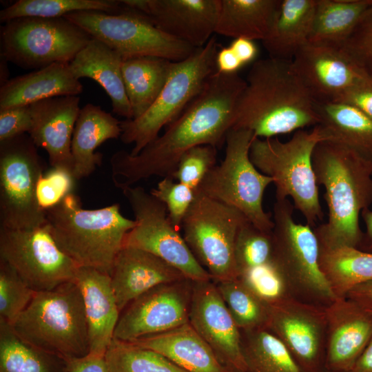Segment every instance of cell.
Listing matches in <instances>:
<instances>
[{"mask_svg": "<svg viewBox=\"0 0 372 372\" xmlns=\"http://www.w3.org/2000/svg\"><path fill=\"white\" fill-rule=\"evenodd\" d=\"M238 73L216 70L198 96L165 132L137 155L125 150L110 158L114 185L121 188L152 176L172 178L181 156L191 148L210 145L220 148L233 128L238 103L246 87Z\"/></svg>", "mask_w": 372, "mask_h": 372, "instance_id": "obj_1", "label": "cell"}, {"mask_svg": "<svg viewBox=\"0 0 372 372\" xmlns=\"http://www.w3.org/2000/svg\"><path fill=\"white\" fill-rule=\"evenodd\" d=\"M238 103L233 128L270 138L320 123L314 101L291 61L268 57L254 63Z\"/></svg>", "mask_w": 372, "mask_h": 372, "instance_id": "obj_2", "label": "cell"}, {"mask_svg": "<svg viewBox=\"0 0 372 372\" xmlns=\"http://www.w3.org/2000/svg\"><path fill=\"white\" fill-rule=\"evenodd\" d=\"M312 166L325 189L328 219L313 230L321 246L358 248L362 237L360 216L372 205V165L347 146L322 141L314 149Z\"/></svg>", "mask_w": 372, "mask_h": 372, "instance_id": "obj_3", "label": "cell"}, {"mask_svg": "<svg viewBox=\"0 0 372 372\" xmlns=\"http://www.w3.org/2000/svg\"><path fill=\"white\" fill-rule=\"evenodd\" d=\"M46 225L60 249L78 267L110 276L114 260L135 220L123 216L119 203L85 209L71 192L45 210Z\"/></svg>", "mask_w": 372, "mask_h": 372, "instance_id": "obj_4", "label": "cell"}, {"mask_svg": "<svg viewBox=\"0 0 372 372\" xmlns=\"http://www.w3.org/2000/svg\"><path fill=\"white\" fill-rule=\"evenodd\" d=\"M328 136L320 125L311 130L295 132L287 141L277 137H254L249 157L254 166L271 177L276 187V199L291 198L295 209L304 216L306 224L313 228L324 213L319 199L318 185L312 166L316 145Z\"/></svg>", "mask_w": 372, "mask_h": 372, "instance_id": "obj_5", "label": "cell"}, {"mask_svg": "<svg viewBox=\"0 0 372 372\" xmlns=\"http://www.w3.org/2000/svg\"><path fill=\"white\" fill-rule=\"evenodd\" d=\"M12 327L25 342L67 361L90 352L83 298L74 281L36 292Z\"/></svg>", "mask_w": 372, "mask_h": 372, "instance_id": "obj_6", "label": "cell"}, {"mask_svg": "<svg viewBox=\"0 0 372 372\" xmlns=\"http://www.w3.org/2000/svg\"><path fill=\"white\" fill-rule=\"evenodd\" d=\"M294 209L289 198L276 199L272 261L284 276L293 297L326 307L338 297L320 267V244L313 228L296 223Z\"/></svg>", "mask_w": 372, "mask_h": 372, "instance_id": "obj_7", "label": "cell"}, {"mask_svg": "<svg viewBox=\"0 0 372 372\" xmlns=\"http://www.w3.org/2000/svg\"><path fill=\"white\" fill-rule=\"evenodd\" d=\"M218 45L212 37L187 59L174 62L165 85L150 107L140 117L121 122L120 138L123 143L134 145L132 156L156 139L161 129L173 122L200 92L216 70Z\"/></svg>", "mask_w": 372, "mask_h": 372, "instance_id": "obj_8", "label": "cell"}, {"mask_svg": "<svg viewBox=\"0 0 372 372\" xmlns=\"http://www.w3.org/2000/svg\"><path fill=\"white\" fill-rule=\"evenodd\" d=\"M254 137L250 130L232 128L226 138L224 160L207 174L195 194L233 207L260 229L272 232V216L264 210L262 201L273 179L261 173L250 159Z\"/></svg>", "mask_w": 372, "mask_h": 372, "instance_id": "obj_9", "label": "cell"}, {"mask_svg": "<svg viewBox=\"0 0 372 372\" xmlns=\"http://www.w3.org/2000/svg\"><path fill=\"white\" fill-rule=\"evenodd\" d=\"M246 220L237 209L195 194L183 220L184 240L217 283L238 278L235 245L239 229Z\"/></svg>", "mask_w": 372, "mask_h": 372, "instance_id": "obj_10", "label": "cell"}, {"mask_svg": "<svg viewBox=\"0 0 372 372\" xmlns=\"http://www.w3.org/2000/svg\"><path fill=\"white\" fill-rule=\"evenodd\" d=\"M1 57L24 69L70 63L92 38L65 17H20L1 26Z\"/></svg>", "mask_w": 372, "mask_h": 372, "instance_id": "obj_11", "label": "cell"}, {"mask_svg": "<svg viewBox=\"0 0 372 372\" xmlns=\"http://www.w3.org/2000/svg\"><path fill=\"white\" fill-rule=\"evenodd\" d=\"M63 17L118 52L123 59L152 56L177 62L196 49L164 33L145 15L125 6L117 12L85 10Z\"/></svg>", "mask_w": 372, "mask_h": 372, "instance_id": "obj_12", "label": "cell"}, {"mask_svg": "<svg viewBox=\"0 0 372 372\" xmlns=\"http://www.w3.org/2000/svg\"><path fill=\"white\" fill-rule=\"evenodd\" d=\"M28 134L0 142V227L34 229L46 224L37 187L43 163Z\"/></svg>", "mask_w": 372, "mask_h": 372, "instance_id": "obj_13", "label": "cell"}, {"mask_svg": "<svg viewBox=\"0 0 372 372\" xmlns=\"http://www.w3.org/2000/svg\"><path fill=\"white\" fill-rule=\"evenodd\" d=\"M120 189L136 221L135 227L126 234L123 247L143 249L158 256L192 282L212 280L170 221L163 203L141 186Z\"/></svg>", "mask_w": 372, "mask_h": 372, "instance_id": "obj_14", "label": "cell"}, {"mask_svg": "<svg viewBox=\"0 0 372 372\" xmlns=\"http://www.w3.org/2000/svg\"><path fill=\"white\" fill-rule=\"evenodd\" d=\"M0 260L35 292L74 281L79 267L60 249L46 224L29 229L0 227Z\"/></svg>", "mask_w": 372, "mask_h": 372, "instance_id": "obj_15", "label": "cell"}, {"mask_svg": "<svg viewBox=\"0 0 372 372\" xmlns=\"http://www.w3.org/2000/svg\"><path fill=\"white\" fill-rule=\"evenodd\" d=\"M268 328L306 372H324L326 307L289 296L268 304Z\"/></svg>", "mask_w": 372, "mask_h": 372, "instance_id": "obj_16", "label": "cell"}, {"mask_svg": "<svg viewBox=\"0 0 372 372\" xmlns=\"http://www.w3.org/2000/svg\"><path fill=\"white\" fill-rule=\"evenodd\" d=\"M193 282L158 285L132 301L120 315L114 339L132 342L189 322Z\"/></svg>", "mask_w": 372, "mask_h": 372, "instance_id": "obj_17", "label": "cell"}, {"mask_svg": "<svg viewBox=\"0 0 372 372\" xmlns=\"http://www.w3.org/2000/svg\"><path fill=\"white\" fill-rule=\"evenodd\" d=\"M189 322L225 366L246 372L241 331L211 280L193 282Z\"/></svg>", "mask_w": 372, "mask_h": 372, "instance_id": "obj_18", "label": "cell"}, {"mask_svg": "<svg viewBox=\"0 0 372 372\" xmlns=\"http://www.w3.org/2000/svg\"><path fill=\"white\" fill-rule=\"evenodd\" d=\"M145 15L158 29L194 48L215 33L220 0H122Z\"/></svg>", "mask_w": 372, "mask_h": 372, "instance_id": "obj_19", "label": "cell"}, {"mask_svg": "<svg viewBox=\"0 0 372 372\" xmlns=\"http://www.w3.org/2000/svg\"><path fill=\"white\" fill-rule=\"evenodd\" d=\"M291 61L314 102H335L371 79L340 49L327 45L308 42Z\"/></svg>", "mask_w": 372, "mask_h": 372, "instance_id": "obj_20", "label": "cell"}, {"mask_svg": "<svg viewBox=\"0 0 372 372\" xmlns=\"http://www.w3.org/2000/svg\"><path fill=\"white\" fill-rule=\"evenodd\" d=\"M326 315L325 371L350 372L372 338V313L342 297L326 306Z\"/></svg>", "mask_w": 372, "mask_h": 372, "instance_id": "obj_21", "label": "cell"}, {"mask_svg": "<svg viewBox=\"0 0 372 372\" xmlns=\"http://www.w3.org/2000/svg\"><path fill=\"white\" fill-rule=\"evenodd\" d=\"M79 103L78 96H60L30 105L32 126L29 136L37 147L47 152L52 167L72 175L71 143Z\"/></svg>", "mask_w": 372, "mask_h": 372, "instance_id": "obj_22", "label": "cell"}, {"mask_svg": "<svg viewBox=\"0 0 372 372\" xmlns=\"http://www.w3.org/2000/svg\"><path fill=\"white\" fill-rule=\"evenodd\" d=\"M110 279L121 313L132 301L151 289L187 278L180 271L148 251L123 247L114 260Z\"/></svg>", "mask_w": 372, "mask_h": 372, "instance_id": "obj_23", "label": "cell"}, {"mask_svg": "<svg viewBox=\"0 0 372 372\" xmlns=\"http://www.w3.org/2000/svg\"><path fill=\"white\" fill-rule=\"evenodd\" d=\"M74 282L83 298L88 329L89 353L105 355L114 339L121 315L110 276L94 268L79 267Z\"/></svg>", "mask_w": 372, "mask_h": 372, "instance_id": "obj_24", "label": "cell"}, {"mask_svg": "<svg viewBox=\"0 0 372 372\" xmlns=\"http://www.w3.org/2000/svg\"><path fill=\"white\" fill-rule=\"evenodd\" d=\"M129 342L161 353L187 372H234L221 362L189 322Z\"/></svg>", "mask_w": 372, "mask_h": 372, "instance_id": "obj_25", "label": "cell"}, {"mask_svg": "<svg viewBox=\"0 0 372 372\" xmlns=\"http://www.w3.org/2000/svg\"><path fill=\"white\" fill-rule=\"evenodd\" d=\"M83 90L69 63H54L15 76L1 85L0 110L30 105L60 96H78Z\"/></svg>", "mask_w": 372, "mask_h": 372, "instance_id": "obj_26", "label": "cell"}, {"mask_svg": "<svg viewBox=\"0 0 372 372\" xmlns=\"http://www.w3.org/2000/svg\"><path fill=\"white\" fill-rule=\"evenodd\" d=\"M123 60L118 52L100 40L92 38L69 65L75 78H90L103 88L111 99L113 113L125 119H132L122 76Z\"/></svg>", "mask_w": 372, "mask_h": 372, "instance_id": "obj_27", "label": "cell"}, {"mask_svg": "<svg viewBox=\"0 0 372 372\" xmlns=\"http://www.w3.org/2000/svg\"><path fill=\"white\" fill-rule=\"evenodd\" d=\"M121 121L99 105L87 103L81 108L71 143L75 180L90 176L101 164L103 155L95 150L105 141L121 137Z\"/></svg>", "mask_w": 372, "mask_h": 372, "instance_id": "obj_28", "label": "cell"}, {"mask_svg": "<svg viewBox=\"0 0 372 372\" xmlns=\"http://www.w3.org/2000/svg\"><path fill=\"white\" fill-rule=\"evenodd\" d=\"M316 0H281L268 37L262 44L270 57L292 61L309 42Z\"/></svg>", "mask_w": 372, "mask_h": 372, "instance_id": "obj_29", "label": "cell"}, {"mask_svg": "<svg viewBox=\"0 0 372 372\" xmlns=\"http://www.w3.org/2000/svg\"><path fill=\"white\" fill-rule=\"evenodd\" d=\"M328 140L350 148L372 165V119L342 102H314Z\"/></svg>", "mask_w": 372, "mask_h": 372, "instance_id": "obj_30", "label": "cell"}, {"mask_svg": "<svg viewBox=\"0 0 372 372\" xmlns=\"http://www.w3.org/2000/svg\"><path fill=\"white\" fill-rule=\"evenodd\" d=\"M281 0H220L215 33L264 41L269 35Z\"/></svg>", "mask_w": 372, "mask_h": 372, "instance_id": "obj_31", "label": "cell"}, {"mask_svg": "<svg viewBox=\"0 0 372 372\" xmlns=\"http://www.w3.org/2000/svg\"><path fill=\"white\" fill-rule=\"evenodd\" d=\"M173 63L152 56L123 60L122 76L132 110V119L143 115L156 101L169 76Z\"/></svg>", "mask_w": 372, "mask_h": 372, "instance_id": "obj_32", "label": "cell"}, {"mask_svg": "<svg viewBox=\"0 0 372 372\" xmlns=\"http://www.w3.org/2000/svg\"><path fill=\"white\" fill-rule=\"evenodd\" d=\"M371 6L372 0H316L309 42L340 48Z\"/></svg>", "mask_w": 372, "mask_h": 372, "instance_id": "obj_33", "label": "cell"}, {"mask_svg": "<svg viewBox=\"0 0 372 372\" xmlns=\"http://www.w3.org/2000/svg\"><path fill=\"white\" fill-rule=\"evenodd\" d=\"M320 267L338 298L354 287L372 280V254L356 247L320 245Z\"/></svg>", "mask_w": 372, "mask_h": 372, "instance_id": "obj_34", "label": "cell"}, {"mask_svg": "<svg viewBox=\"0 0 372 372\" xmlns=\"http://www.w3.org/2000/svg\"><path fill=\"white\" fill-rule=\"evenodd\" d=\"M0 372H68V362L25 342L0 320Z\"/></svg>", "mask_w": 372, "mask_h": 372, "instance_id": "obj_35", "label": "cell"}, {"mask_svg": "<svg viewBox=\"0 0 372 372\" xmlns=\"http://www.w3.org/2000/svg\"><path fill=\"white\" fill-rule=\"evenodd\" d=\"M241 333L246 372H306L268 328Z\"/></svg>", "mask_w": 372, "mask_h": 372, "instance_id": "obj_36", "label": "cell"}, {"mask_svg": "<svg viewBox=\"0 0 372 372\" xmlns=\"http://www.w3.org/2000/svg\"><path fill=\"white\" fill-rule=\"evenodd\" d=\"M115 0H19L0 11V21L20 17L59 18L78 11L117 12L123 9Z\"/></svg>", "mask_w": 372, "mask_h": 372, "instance_id": "obj_37", "label": "cell"}, {"mask_svg": "<svg viewBox=\"0 0 372 372\" xmlns=\"http://www.w3.org/2000/svg\"><path fill=\"white\" fill-rule=\"evenodd\" d=\"M217 288L241 331L266 327L269 306L238 278L218 282Z\"/></svg>", "mask_w": 372, "mask_h": 372, "instance_id": "obj_38", "label": "cell"}, {"mask_svg": "<svg viewBox=\"0 0 372 372\" xmlns=\"http://www.w3.org/2000/svg\"><path fill=\"white\" fill-rule=\"evenodd\" d=\"M105 358L110 372H187L158 352L116 339Z\"/></svg>", "mask_w": 372, "mask_h": 372, "instance_id": "obj_39", "label": "cell"}, {"mask_svg": "<svg viewBox=\"0 0 372 372\" xmlns=\"http://www.w3.org/2000/svg\"><path fill=\"white\" fill-rule=\"evenodd\" d=\"M273 255L272 232L264 231L246 220L239 229L235 245V258L239 274L269 263Z\"/></svg>", "mask_w": 372, "mask_h": 372, "instance_id": "obj_40", "label": "cell"}, {"mask_svg": "<svg viewBox=\"0 0 372 372\" xmlns=\"http://www.w3.org/2000/svg\"><path fill=\"white\" fill-rule=\"evenodd\" d=\"M35 293L9 265L0 260L1 320L12 326Z\"/></svg>", "mask_w": 372, "mask_h": 372, "instance_id": "obj_41", "label": "cell"}, {"mask_svg": "<svg viewBox=\"0 0 372 372\" xmlns=\"http://www.w3.org/2000/svg\"><path fill=\"white\" fill-rule=\"evenodd\" d=\"M238 278L267 304L293 296L284 276L272 260L241 272Z\"/></svg>", "mask_w": 372, "mask_h": 372, "instance_id": "obj_42", "label": "cell"}, {"mask_svg": "<svg viewBox=\"0 0 372 372\" xmlns=\"http://www.w3.org/2000/svg\"><path fill=\"white\" fill-rule=\"evenodd\" d=\"M217 148L201 145L187 151L180 158L172 178L196 191L207 174L216 165Z\"/></svg>", "mask_w": 372, "mask_h": 372, "instance_id": "obj_43", "label": "cell"}, {"mask_svg": "<svg viewBox=\"0 0 372 372\" xmlns=\"http://www.w3.org/2000/svg\"><path fill=\"white\" fill-rule=\"evenodd\" d=\"M339 49L372 80V6Z\"/></svg>", "mask_w": 372, "mask_h": 372, "instance_id": "obj_44", "label": "cell"}, {"mask_svg": "<svg viewBox=\"0 0 372 372\" xmlns=\"http://www.w3.org/2000/svg\"><path fill=\"white\" fill-rule=\"evenodd\" d=\"M166 207L169 218L178 229L195 198V192L189 187L175 182L169 177L163 178L156 187L149 192Z\"/></svg>", "mask_w": 372, "mask_h": 372, "instance_id": "obj_45", "label": "cell"}, {"mask_svg": "<svg viewBox=\"0 0 372 372\" xmlns=\"http://www.w3.org/2000/svg\"><path fill=\"white\" fill-rule=\"evenodd\" d=\"M74 180L69 172L52 167L37 184V196L40 207L46 210L56 205L72 192Z\"/></svg>", "mask_w": 372, "mask_h": 372, "instance_id": "obj_46", "label": "cell"}, {"mask_svg": "<svg viewBox=\"0 0 372 372\" xmlns=\"http://www.w3.org/2000/svg\"><path fill=\"white\" fill-rule=\"evenodd\" d=\"M32 126L30 105L0 110V142L28 134Z\"/></svg>", "mask_w": 372, "mask_h": 372, "instance_id": "obj_47", "label": "cell"}, {"mask_svg": "<svg viewBox=\"0 0 372 372\" xmlns=\"http://www.w3.org/2000/svg\"><path fill=\"white\" fill-rule=\"evenodd\" d=\"M335 102L351 105L372 119V80L351 87Z\"/></svg>", "mask_w": 372, "mask_h": 372, "instance_id": "obj_48", "label": "cell"}, {"mask_svg": "<svg viewBox=\"0 0 372 372\" xmlns=\"http://www.w3.org/2000/svg\"><path fill=\"white\" fill-rule=\"evenodd\" d=\"M68 362V372H110L105 355L89 353Z\"/></svg>", "mask_w": 372, "mask_h": 372, "instance_id": "obj_49", "label": "cell"}, {"mask_svg": "<svg viewBox=\"0 0 372 372\" xmlns=\"http://www.w3.org/2000/svg\"><path fill=\"white\" fill-rule=\"evenodd\" d=\"M216 70L223 74H234L244 66L229 45L219 48L216 59Z\"/></svg>", "mask_w": 372, "mask_h": 372, "instance_id": "obj_50", "label": "cell"}, {"mask_svg": "<svg viewBox=\"0 0 372 372\" xmlns=\"http://www.w3.org/2000/svg\"><path fill=\"white\" fill-rule=\"evenodd\" d=\"M229 46L244 65L254 61L258 53L254 41L245 38L234 39Z\"/></svg>", "mask_w": 372, "mask_h": 372, "instance_id": "obj_51", "label": "cell"}, {"mask_svg": "<svg viewBox=\"0 0 372 372\" xmlns=\"http://www.w3.org/2000/svg\"><path fill=\"white\" fill-rule=\"evenodd\" d=\"M345 297L355 301L362 307L372 305V280L354 287Z\"/></svg>", "mask_w": 372, "mask_h": 372, "instance_id": "obj_52", "label": "cell"}, {"mask_svg": "<svg viewBox=\"0 0 372 372\" xmlns=\"http://www.w3.org/2000/svg\"><path fill=\"white\" fill-rule=\"evenodd\" d=\"M360 216L365 225V231L358 249L372 254V210L369 207L363 209Z\"/></svg>", "mask_w": 372, "mask_h": 372, "instance_id": "obj_53", "label": "cell"}, {"mask_svg": "<svg viewBox=\"0 0 372 372\" xmlns=\"http://www.w3.org/2000/svg\"><path fill=\"white\" fill-rule=\"evenodd\" d=\"M350 372H372V338Z\"/></svg>", "mask_w": 372, "mask_h": 372, "instance_id": "obj_54", "label": "cell"}, {"mask_svg": "<svg viewBox=\"0 0 372 372\" xmlns=\"http://www.w3.org/2000/svg\"><path fill=\"white\" fill-rule=\"evenodd\" d=\"M364 308L372 313V305Z\"/></svg>", "mask_w": 372, "mask_h": 372, "instance_id": "obj_55", "label": "cell"}, {"mask_svg": "<svg viewBox=\"0 0 372 372\" xmlns=\"http://www.w3.org/2000/svg\"><path fill=\"white\" fill-rule=\"evenodd\" d=\"M324 372H336V371H324Z\"/></svg>", "mask_w": 372, "mask_h": 372, "instance_id": "obj_56", "label": "cell"}]
</instances>
